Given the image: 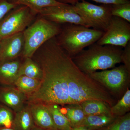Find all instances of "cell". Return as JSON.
Returning a JSON list of instances; mask_svg holds the SVG:
<instances>
[{"label":"cell","mask_w":130,"mask_h":130,"mask_svg":"<svg viewBox=\"0 0 130 130\" xmlns=\"http://www.w3.org/2000/svg\"><path fill=\"white\" fill-rule=\"evenodd\" d=\"M123 48L121 55V62L130 71V42Z\"/></svg>","instance_id":"obj_27"},{"label":"cell","mask_w":130,"mask_h":130,"mask_svg":"<svg viewBox=\"0 0 130 130\" xmlns=\"http://www.w3.org/2000/svg\"><path fill=\"white\" fill-rule=\"evenodd\" d=\"M121 47L112 45H101L94 43L72 57L78 67L89 74L99 70L113 68L121 63Z\"/></svg>","instance_id":"obj_2"},{"label":"cell","mask_w":130,"mask_h":130,"mask_svg":"<svg viewBox=\"0 0 130 130\" xmlns=\"http://www.w3.org/2000/svg\"><path fill=\"white\" fill-rule=\"evenodd\" d=\"M31 130H47L45 129H43V128H40V127H38V126H36L35 125V126H34V128H32Z\"/></svg>","instance_id":"obj_31"},{"label":"cell","mask_w":130,"mask_h":130,"mask_svg":"<svg viewBox=\"0 0 130 130\" xmlns=\"http://www.w3.org/2000/svg\"><path fill=\"white\" fill-rule=\"evenodd\" d=\"M57 2L63 4H69L72 5H74L76 3V0H55Z\"/></svg>","instance_id":"obj_29"},{"label":"cell","mask_w":130,"mask_h":130,"mask_svg":"<svg viewBox=\"0 0 130 130\" xmlns=\"http://www.w3.org/2000/svg\"><path fill=\"white\" fill-rule=\"evenodd\" d=\"M88 75L117 100L123 96L129 87L130 71L123 64L112 70L96 71Z\"/></svg>","instance_id":"obj_5"},{"label":"cell","mask_w":130,"mask_h":130,"mask_svg":"<svg viewBox=\"0 0 130 130\" xmlns=\"http://www.w3.org/2000/svg\"><path fill=\"white\" fill-rule=\"evenodd\" d=\"M18 6L11 3L8 0H0V21L6 14Z\"/></svg>","instance_id":"obj_26"},{"label":"cell","mask_w":130,"mask_h":130,"mask_svg":"<svg viewBox=\"0 0 130 130\" xmlns=\"http://www.w3.org/2000/svg\"><path fill=\"white\" fill-rule=\"evenodd\" d=\"M11 3L18 5H23L29 8L38 14L44 8L51 6L60 5L55 0H8Z\"/></svg>","instance_id":"obj_21"},{"label":"cell","mask_w":130,"mask_h":130,"mask_svg":"<svg viewBox=\"0 0 130 130\" xmlns=\"http://www.w3.org/2000/svg\"><path fill=\"white\" fill-rule=\"evenodd\" d=\"M24 45L23 32L14 34L0 40V63L21 57Z\"/></svg>","instance_id":"obj_10"},{"label":"cell","mask_w":130,"mask_h":130,"mask_svg":"<svg viewBox=\"0 0 130 130\" xmlns=\"http://www.w3.org/2000/svg\"><path fill=\"white\" fill-rule=\"evenodd\" d=\"M80 105L86 116L111 114L110 105L101 100H86L81 103Z\"/></svg>","instance_id":"obj_17"},{"label":"cell","mask_w":130,"mask_h":130,"mask_svg":"<svg viewBox=\"0 0 130 130\" xmlns=\"http://www.w3.org/2000/svg\"><path fill=\"white\" fill-rule=\"evenodd\" d=\"M23 58L20 57L0 63V85L14 86L20 76V71Z\"/></svg>","instance_id":"obj_12"},{"label":"cell","mask_w":130,"mask_h":130,"mask_svg":"<svg viewBox=\"0 0 130 130\" xmlns=\"http://www.w3.org/2000/svg\"><path fill=\"white\" fill-rule=\"evenodd\" d=\"M104 32L81 25L64 24L56 38L59 45L72 58L96 43Z\"/></svg>","instance_id":"obj_3"},{"label":"cell","mask_w":130,"mask_h":130,"mask_svg":"<svg viewBox=\"0 0 130 130\" xmlns=\"http://www.w3.org/2000/svg\"><path fill=\"white\" fill-rule=\"evenodd\" d=\"M97 130H130V113L117 117L108 125Z\"/></svg>","instance_id":"obj_23"},{"label":"cell","mask_w":130,"mask_h":130,"mask_svg":"<svg viewBox=\"0 0 130 130\" xmlns=\"http://www.w3.org/2000/svg\"><path fill=\"white\" fill-rule=\"evenodd\" d=\"M130 41V23L120 18L112 16L106 30L96 43L124 48Z\"/></svg>","instance_id":"obj_8"},{"label":"cell","mask_w":130,"mask_h":130,"mask_svg":"<svg viewBox=\"0 0 130 130\" xmlns=\"http://www.w3.org/2000/svg\"><path fill=\"white\" fill-rule=\"evenodd\" d=\"M111 5H97L86 1L77 2L73 9L83 19L90 28L105 32L108 27L112 16Z\"/></svg>","instance_id":"obj_7"},{"label":"cell","mask_w":130,"mask_h":130,"mask_svg":"<svg viewBox=\"0 0 130 130\" xmlns=\"http://www.w3.org/2000/svg\"><path fill=\"white\" fill-rule=\"evenodd\" d=\"M35 126L28 104L15 112L12 126L14 130H31Z\"/></svg>","instance_id":"obj_14"},{"label":"cell","mask_w":130,"mask_h":130,"mask_svg":"<svg viewBox=\"0 0 130 130\" xmlns=\"http://www.w3.org/2000/svg\"><path fill=\"white\" fill-rule=\"evenodd\" d=\"M130 111V90L128 89L122 96L111 107L112 115L118 117L125 115Z\"/></svg>","instance_id":"obj_22"},{"label":"cell","mask_w":130,"mask_h":130,"mask_svg":"<svg viewBox=\"0 0 130 130\" xmlns=\"http://www.w3.org/2000/svg\"><path fill=\"white\" fill-rule=\"evenodd\" d=\"M22 75L41 81L42 71L39 65L32 58H23L20 71V76Z\"/></svg>","instance_id":"obj_18"},{"label":"cell","mask_w":130,"mask_h":130,"mask_svg":"<svg viewBox=\"0 0 130 130\" xmlns=\"http://www.w3.org/2000/svg\"><path fill=\"white\" fill-rule=\"evenodd\" d=\"M116 118L111 114L86 115L79 126L91 130H97L108 125Z\"/></svg>","instance_id":"obj_15"},{"label":"cell","mask_w":130,"mask_h":130,"mask_svg":"<svg viewBox=\"0 0 130 130\" xmlns=\"http://www.w3.org/2000/svg\"><path fill=\"white\" fill-rule=\"evenodd\" d=\"M112 16L118 17L130 23V2L111 6Z\"/></svg>","instance_id":"obj_24"},{"label":"cell","mask_w":130,"mask_h":130,"mask_svg":"<svg viewBox=\"0 0 130 130\" xmlns=\"http://www.w3.org/2000/svg\"><path fill=\"white\" fill-rule=\"evenodd\" d=\"M38 14L48 21L59 24H75L90 28L83 19L74 11L73 5L69 4H61L44 8Z\"/></svg>","instance_id":"obj_9"},{"label":"cell","mask_w":130,"mask_h":130,"mask_svg":"<svg viewBox=\"0 0 130 130\" xmlns=\"http://www.w3.org/2000/svg\"><path fill=\"white\" fill-rule=\"evenodd\" d=\"M37 15L28 7L18 5L0 21V40L23 32L35 21Z\"/></svg>","instance_id":"obj_6"},{"label":"cell","mask_w":130,"mask_h":130,"mask_svg":"<svg viewBox=\"0 0 130 130\" xmlns=\"http://www.w3.org/2000/svg\"><path fill=\"white\" fill-rule=\"evenodd\" d=\"M80 1L86 0H76L77 2ZM98 3H102L103 5H112L116 4H121L130 2L129 0H90Z\"/></svg>","instance_id":"obj_28"},{"label":"cell","mask_w":130,"mask_h":130,"mask_svg":"<svg viewBox=\"0 0 130 130\" xmlns=\"http://www.w3.org/2000/svg\"><path fill=\"white\" fill-rule=\"evenodd\" d=\"M0 130H14V129L12 128H0Z\"/></svg>","instance_id":"obj_32"},{"label":"cell","mask_w":130,"mask_h":130,"mask_svg":"<svg viewBox=\"0 0 130 130\" xmlns=\"http://www.w3.org/2000/svg\"><path fill=\"white\" fill-rule=\"evenodd\" d=\"M40 81L26 76H20L16 79L14 86L27 98L32 94L40 86Z\"/></svg>","instance_id":"obj_19"},{"label":"cell","mask_w":130,"mask_h":130,"mask_svg":"<svg viewBox=\"0 0 130 130\" xmlns=\"http://www.w3.org/2000/svg\"><path fill=\"white\" fill-rule=\"evenodd\" d=\"M28 104L35 125L47 130H58L46 105L41 103Z\"/></svg>","instance_id":"obj_13"},{"label":"cell","mask_w":130,"mask_h":130,"mask_svg":"<svg viewBox=\"0 0 130 130\" xmlns=\"http://www.w3.org/2000/svg\"><path fill=\"white\" fill-rule=\"evenodd\" d=\"M26 102V96L16 87L0 86V103L15 112L21 110Z\"/></svg>","instance_id":"obj_11"},{"label":"cell","mask_w":130,"mask_h":130,"mask_svg":"<svg viewBox=\"0 0 130 130\" xmlns=\"http://www.w3.org/2000/svg\"><path fill=\"white\" fill-rule=\"evenodd\" d=\"M61 111L68 120L72 128L78 127L86 115L80 104H71L64 105Z\"/></svg>","instance_id":"obj_16"},{"label":"cell","mask_w":130,"mask_h":130,"mask_svg":"<svg viewBox=\"0 0 130 130\" xmlns=\"http://www.w3.org/2000/svg\"><path fill=\"white\" fill-rule=\"evenodd\" d=\"M31 58L40 66L43 76L38 88L27 98V103L71 104L70 96L78 90L81 84V72L58 44L56 37L41 46Z\"/></svg>","instance_id":"obj_1"},{"label":"cell","mask_w":130,"mask_h":130,"mask_svg":"<svg viewBox=\"0 0 130 130\" xmlns=\"http://www.w3.org/2000/svg\"><path fill=\"white\" fill-rule=\"evenodd\" d=\"M61 29V25L48 21L38 14L35 21L23 32L25 45L21 57L32 58L41 46L56 37Z\"/></svg>","instance_id":"obj_4"},{"label":"cell","mask_w":130,"mask_h":130,"mask_svg":"<svg viewBox=\"0 0 130 130\" xmlns=\"http://www.w3.org/2000/svg\"><path fill=\"white\" fill-rule=\"evenodd\" d=\"M14 115L12 109L0 104V128H12Z\"/></svg>","instance_id":"obj_25"},{"label":"cell","mask_w":130,"mask_h":130,"mask_svg":"<svg viewBox=\"0 0 130 130\" xmlns=\"http://www.w3.org/2000/svg\"><path fill=\"white\" fill-rule=\"evenodd\" d=\"M71 130H91L83 126H78V127H75L72 128Z\"/></svg>","instance_id":"obj_30"},{"label":"cell","mask_w":130,"mask_h":130,"mask_svg":"<svg viewBox=\"0 0 130 130\" xmlns=\"http://www.w3.org/2000/svg\"><path fill=\"white\" fill-rule=\"evenodd\" d=\"M46 106L51 113L54 123L58 130H71L72 128L68 120L61 111L59 105L49 104Z\"/></svg>","instance_id":"obj_20"}]
</instances>
